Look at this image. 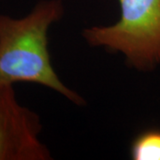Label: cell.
Instances as JSON below:
<instances>
[{
  "instance_id": "277c9868",
  "label": "cell",
  "mask_w": 160,
  "mask_h": 160,
  "mask_svg": "<svg viewBox=\"0 0 160 160\" xmlns=\"http://www.w3.org/2000/svg\"><path fill=\"white\" fill-rule=\"evenodd\" d=\"M130 154L133 160H160V130L140 133L132 143Z\"/></svg>"
},
{
  "instance_id": "6da1fadb",
  "label": "cell",
  "mask_w": 160,
  "mask_h": 160,
  "mask_svg": "<svg viewBox=\"0 0 160 160\" xmlns=\"http://www.w3.org/2000/svg\"><path fill=\"white\" fill-rule=\"evenodd\" d=\"M62 15L60 0H42L20 19L0 14V85L35 83L56 91L77 105L86 103L60 80L52 65L47 31Z\"/></svg>"
},
{
  "instance_id": "7a4b0ae2",
  "label": "cell",
  "mask_w": 160,
  "mask_h": 160,
  "mask_svg": "<svg viewBox=\"0 0 160 160\" xmlns=\"http://www.w3.org/2000/svg\"><path fill=\"white\" fill-rule=\"evenodd\" d=\"M119 21L108 27L86 29L89 45L120 52L126 63L149 70L160 63V0H118Z\"/></svg>"
},
{
  "instance_id": "3957f363",
  "label": "cell",
  "mask_w": 160,
  "mask_h": 160,
  "mask_svg": "<svg viewBox=\"0 0 160 160\" xmlns=\"http://www.w3.org/2000/svg\"><path fill=\"white\" fill-rule=\"evenodd\" d=\"M12 86L0 85V160L52 159L39 116L20 104Z\"/></svg>"
}]
</instances>
